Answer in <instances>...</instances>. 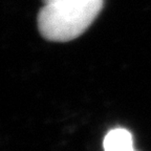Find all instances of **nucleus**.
<instances>
[{"mask_svg":"<svg viewBox=\"0 0 151 151\" xmlns=\"http://www.w3.org/2000/svg\"><path fill=\"white\" fill-rule=\"evenodd\" d=\"M104 0H55L44 3L38 14V28L44 39L67 42L78 38L92 24Z\"/></svg>","mask_w":151,"mask_h":151,"instance_id":"nucleus-1","label":"nucleus"},{"mask_svg":"<svg viewBox=\"0 0 151 151\" xmlns=\"http://www.w3.org/2000/svg\"><path fill=\"white\" fill-rule=\"evenodd\" d=\"M132 151H135V149H134V150H132Z\"/></svg>","mask_w":151,"mask_h":151,"instance_id":"nucleus-4","label":"nucleus"},{"mask_svg":"<svg viewBox=\"0 0 151 151\" xmlns=\"http://www.w3.org/2000/svg\"><path fill=\"white\" fill-rule=\"evenodd\" d=\"M104 151H132L133 137L131 132L125 128H114L104 137Z\"/></svg>","mask_w":151,"mask_h":151,"instance_id":"nucleus-2","label":"nucleus"},{"mask_svg":"<svg viewBox=\"0 0 151 151\" xmlns=\"http://www.w3.org/2000/svg\"><path fill=\"white\" fill-rule=\"evenodd\" d=\"M50 1H55V0H43V2H44V3L50 2Z\"/></svg>","mask_w":151,"mask_h":151,"instance_id":"nucleus-3","label":"nucleus"}]
</instances>
